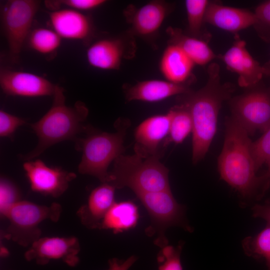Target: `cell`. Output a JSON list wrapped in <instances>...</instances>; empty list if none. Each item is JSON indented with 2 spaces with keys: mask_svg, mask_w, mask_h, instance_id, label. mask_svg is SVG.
Instances as JSON below:
<instances>
[{
  "mask_svg": "<svg viewBox=\"0 0 270 270\" xmlns=\"http://www.w3.org/2000/svg\"><path fill=\"white\" fill-rule=\"evenodd\" d=\"M26 122L24 119L0 110V136L11 138L16 129Z\"/></svg>",
  "mask_w": 270,
  "mask_h": 270,
  "instance_id": "d6a6232c",
  "label": "cell"
},
{
  "mask_svg": "<svg viewBox=\"0 0 270 270\" xmlns=\"http://www.w3.org/2000/svg\"><path fill=\"white\" fill-rule=\"evenodd\" d=\"M204 20L221 30L237 34L242 30L254 26L256 18L254 12L248 10L210 2Z\"/></svg>",
  "mask_w": 270,
  "mask_h": 270,
  "instance_id": "d6986e66",
  "label": "cell"
},
{
  "mask_svg": "<svg viewBox=\"0 0 270 270\" xmlns=\"http://www.w3.org/2000/svg\"><path fill=\"white\" fill-rule=\"evenodd\" d=\"M62 211L61 206L56 202L44 206L19 200L2 216L8 221L2 236L22 246H30L41 238L40 223L46 220L58 222Z\"/></svg>",
  "mask_w": 270,
  "mask_h": 270,
  "instance_id": "8992f818",
  "label": "cell"
},
{
  "mask_svg": "<svg viewBox=\"0 0 270 270\" xmlns=\"http://www.w3.org/2000/svg\"><path fill=\"white\" fill-rule=\"evenodd\" d=\"M268 166V170L264 172V174L269 178H270V160L266 164Z\"/></svg>",
  "mask_w": 270,
  "mask_h": 270,
  "instance_id": "d590c367",
  "label": "cell"
},
{
  "mask_svg": "<svg viewBox=\"0 0 270 270\" xmlns=\"http://www.w3.org/2000/svg\"><path fill=\"white\" fill-rule=\"evenodd\" d=\"M195 64L178 46L168 44L160 58L159 68L166 80L190 86L193 82Z\"/></svg>",
  "mask_w": 270,
  "mask_h": 270,
  "instance_id": "44dd1931",
  "label": "cell"
},
{
  "mask_svg": "<svg viewBox=\"0 0 270 270\" xmlns=\"http://www.w3.org/2000/svg\"><path fill=\"white\" fill-rule=\"evenodd\" d=\"M170 122L168 112L146 118L134 131V154L142 158L162 157Z\"/></svg>",
  "mask_w": 270,
  "mask_h": 270,
  "instance_id": "4fadbf2b",
  "label": "cell"
},
{
  "mask_svg": "<svg viewBox=\"0 0 270 270\" xmlns=\"http://www.w3.org/2000/svg\"><path fill=\"white\" fill-rule=\"evenodd\" d=\"M56 85L32 72L4 68L0 70V88L8 96L28 98L53 96Z\"/></svg>",
  "mask_w": 270,
  "mask_h": 270,
  "instance_id": "2e32d148",
  "label": "cell"
},
{
  "mask_svg": "<svg viewBox=\"0 0 270 270\" xmlns=\"http://www.w3.org/2000/svg\"><path fill=\"white\" fill-rule=\"evenodd\" d=\"M166 32L168 44L179 47L195 64L206 65L216 57L207 40L191 36L176 28L170 26Z\"/></svg>",
  "mask_w": 270,
  "mask_h": 270,
  "instance_id": "7402d4cb",
  "label": "cell"
},
{
  "mask_svg": "<svg viewBox=\"0 0 270 270\" xmlns=\"http://www.w3.org/2000/svg\"><path fill=\"white\" fill-rule=\"evenodd\" d=\"M130 126L128 119L119 118L115 122L116 132H107L86 126L85 134L74 140L76 148L82 152L78 172L98 178L102 183L107 182L111 162L124 154V142Z\"/></svg>",
  "mask_w": 270,
  "mask_h": 270,
  "instance_id": "277c9868",
  "label": "cell"
},
{
  "mask_svg": "<svg viewBox=\"0 0 270 270\" xmlns=\"http://www.w3.org/2000/svg\"><path fill=\"white\" fill-rule=\"evenodd\" d=\"M232 117L248 134L264 132L270 126V88L259 84L230 102Z\"/></svg>",
  "mask_w": 270,
  "mask_h": 270,
  "instance_id": "9c48e42d",
  "label": "cell"
},
{
  "mask_svg": "<svg viewBox=\"0 0 270 270\" xmlns=\"http://www.w3.org/2000/svg\"><path fill=\"white\" fill-rule=\"evenodd\" d=\"M116 189L110 184L104 182L91 192L86 204L77 211L82 225L90 229L100 228L105 216L116 202Z\"/></svg>",
  "mask_w": 270,
  "mask_h": 270,
  "instance_id": "ffe728a7",
  "label": "cell"
},
{
  "mask_svg": "<svg viewBox=\"0 0 270 270\" xmlns=\"http://www.w3.org/2000/svg\"><path fill=\"white\" fill-rule=\"evenodd\" d=\"M254 12L256 22L253 26L262 39L270 42V0L260 3Z\"/></svg>",
  "mask_w": 270,
  "mask_h": 270,
  "instance_id": "f546056e",
  "label": "cell"
},
{
  "mask_svg": "<svg viewBox=\"0 0 270 270\" xmlns=\"http://www.w3.org/2000/svg\"><path fill=\"white\" fill-rule=\"evenodd\" d=\"M23 168L32 191L54 198L62 196L76 176L74 172L48 166L40 160L26 162Z\"/></svg>",
  "mask_w": 270,
  "mask_h": 270,
  "instance_id": "5bb4252c",
  "label": "cell"
},
{
  "mask_svg": "<svg viewBox=\"0 0 270 270\" xmlns=\"http://www.w3.org/2000/svg\"><path fill=\"white\" fill-rule=\"evenodd\" d=\"M52 106L38 122L30 127L38 136L35 148L22 159L30 160L37 157L50 146L66 140H75L82 134L86 126L84 123L88 110L83 102H76L72 106L66 104L64 89L56 85Z\"/></svg>",
  "mask_w": 270,
  "mask_h": 270,
  "instance_id": "3957f363",
  "label": "cell"
},
{
  "mask_svg": "<svg viewBox=\"0 0 270 270\" xmlns=\"http://www.w3.org/2000/svg\"><path fill=\"white\" fill-rule=\"evenodd\" d=\"M234 91L232 85L222 84L220 66L210 64L208 80L200 89L180 95V103L188 109L192 122V160L196 164L206 156L216 132L218 115L224 101Z\"/></svg>",
  "mask_w": 270,
  "mask_h": 270,
  "instance_id": "7a4b0ae2",
  "label": "cell"
},
{
  "mask_svg": "<svg viewBox=\"0 0 270 270\" xmlns=\"http://www.w3.org/2000/svg\"><path fill=\"white\" fill-rule=\"evenodd\" d=\"M252 216L256 218L264 220L270 224V202L264 204H255L252 208Z\"/></svg>",
  "mask_w": 270,
  "mask_h": 270,
  "instance_id": "e575fe53",
  "label": "cell"
},
{
  "mask_svg": "<svg viewBox=\"0 0 270 270\" xmlns=\"http://www.w3.org/2000/svg\"><path fill=\"white\" fill-rule=\"evenodd\" d=\"M252 154L258 170L270 160V126L256 141L252 142Z\"/></svg>",
  "mask_w": 270,
  "mask_h": 270,
  "instance_id": "4dcf8cb0",
  "label": "cell"
},
{
  "mask_svg": "<svg viewBox=\"0 0 270 270\" xmlns=\"http://www.w3.org/2000/svg\"><path fill=\"white\" fill-rule=\"evenodd\" d=\"M234 38L232 46L219 57L228 70L237 74L238 85L250 88L260 83L266 70L252 56L244 40L237 34Z\"/></svg>",
  "mask_w": 270,
  "mask_h": 270,
  "instance_id": "9a60e30c",
  "label": "cell"
},
{
  "mask_svg": "<svg viewBox=\"0 0 270 270\" xmlns=\"http://www.w3.org/2000/svg\"><path fill=\"white\" fill-rule=\"evenodd\" d=\"M27 40L31 49L42 54L50 56L56 52L62 38L53 30L38 28L30 32Z\"/></svg>",
  "mask_w": 270,
  "mask_h": 270,
  "instance_id": "4316f807",
  "label": "cell"
},
{
  "mask_svg": "<svg viewBox=\"0 0 270 270\" xmlns=\"http://www.w3.org/2000/svg\"><path fill=\"white\" fill-rule=\"evenodd\" d=\"M52 30L62 38L88 42L94 33L90 18L81 12L64 8L48 12Z\"/></svg>",
  "mask_w": 270,
  "mask_h": 270,
  "instance_id": "e0dca14e",
  "label": "cell"
},
{
  "mask_svg": "<svg viewBox=\"0 0 270 270\" xmlns=\"http://www.w3.org/2000/svg\"><path fill=\"white\" fill-rule=\"evenodd\" d=\"M105 0H54L44 2L46 6L52 11L62 6L79 12L88 11L96 8L106 2Z\"/></svg>",
  "mask_w": 270,
  "mask_h": 270,
  "instance_id": "f1b7e54d",
  "label": "cell"
},
{
  "mask_svg": "<svg viewBox=\"0 0 270 270\" xmlns=\"http://www.w3.org/2000/svg\"><path fill=\"white\" fill-rule=\"evenodd\" d=\"M252 142L244 128L232 117L226 122L224 145L218 158L220 178L243 200H260L268 190L270 178L257 174L252 154Z\"/></svg>",
  "mask_w": 270,
  "mask_h": 270,
  "instance_id": "6da1fadb",
  "label": "cell"
},
{
  "mask_svg": "<svg viewBox=\"0 0 270 270\" xmlns=\"http://www.w3.org/2000/svg\"><path fill=\"white\" fill-rule=\"evenodd\" d=\"M139 218L136 205L128 200L115 202L104 218L99 229L111 230L118 234L134 228Z\"/></svg>",
  "mask_w": 270,
  "mask_h": 270,
  "instance_id": "603a6c76",
  "label": "cell"
},
{
  "mask_svg": "<svg viewBox=\"0 0 270 270\" xmlns=\"http://www.w3.org/2000/svg\"><path fill=\"white\" fill-rule=\"evenodd\" d=\"M210 1L207 0H186L185 7L188 21V34L208 41L207 33L202 31L205 22V14Z\"/></svg>",
  "mask_w": 270,
  "mask_h": 270,
  "instance_id": "484cf974",
  "label": "cell"
},
{
  "mask_svg": "<svg viewBox=\"0 0 270 270\" xmlns=\"http://www.w3.org/2000/svg\"><path fill=\"white\" fill-rule=\"evenodd\" d=\"M170 122L168 135L164 142L165 148L170 144H179L192 132V122L187 108L182 104L174 106L168 112Z\"/></svg>",
  "mask_w": 270,
  "mask_h": 270,
  "instance_id": "cb8c5ba5",
  "label": "cell"
},
{
  "mask_svg": "<svg viewBox=\"0 0 270 270\" xmlns=\"http://www.w3.org/2000/svg\"><path fill=\"white\" fill-rule=\"evenodd\" d=\"M80 249L79 240L75 236L41 237L30 246L24 258L40 265L46 264L52 260H61L75 266L80 260Z\"/></svg>",
  "mask_w": 270,
  "mask_h": 270,
  "instance_id": "7c38bea8",
  "label": "cell"
},
{
  "mask_svg": "<svg viewBox=\"0 0 270 270\" xmlns=\"http://www.w3.org/2000/svg\"><path fill=\"white\" fill-rule=\"evenodd\" d=\"M265 66L266 69V76H270V62H268L265 65Z\"/></svg>",
  "mask_w": 270,
  "mask_h": 270,
  "instance_id": "8d00e7d4",
  "label": "cell"
},
{
  "mask_svg": "<svg viewBox=\"0 0 270 270\" xmlns=\"http://www.w3.org/2000/svg\"><path fill=\"white\" fill-rule=\"evenodd\" d=\"M183 246L180 242L176 246L168 244L161 248L157 256L158 270H182L180 254Z\"/></svg>",
  "mask_w": 270,
  "mask_h": 270,
  "instance_id": "83f0119b",
  "label": "cell"
},
{
  "mask_svg": "<svg viewBox=\"0 0 270 270\" xmlns=\"http://www.w3.org/2000/svg\"><path fill=\"white\" fill-rule=\"evenodd\" d=\"M160 157L142 158L134 154H122L114 162L107 183L116 188L125 187L136 194L171 190L168 168L160 161Z\"/></svg>",
  "mask_w": 270,
  "mask_h": 270,
  "instance_id": "5b68a950",
  "label": "cell"
},
{
  "mask_svg": "<svg viewBox=\"0 0 270 270\" xmlns=\"http://www.w3.org/2000/svg\"><path fill=\"white\" fill-rule=\"evenodd\" d=\"M40 2L36 0H7L1 10L3 30L9 54L14 62L19 59L22 48L32 30Z\"/></svg>",
  "mask_w": 270,
  "mask_h": 270,
  "instance_id": "ba28073f",
  "label": "cell"
},
{
  "mask_svg": "<svg viewBox=\"0 0 270 270\" xmlns=\"http://www.w3.org/2000/svg\"><path fill=\"white\" fill-rule=\"evenodd\" d=\"M136 196L150 218V224L146 228L145 232L148 236H156L154 244L160 248L168 244L165 234L168 228L178 226L188 232L193 231L186 217V206L176 202L171 190Z\"/></svg>",
  "mask_w": 270,
  "mask_h": 270,
  "instance_id": "52a82bcc",
  "label": "cell"
},
{
  "mask_svg": "<svg viewBox=\"0 0 270 270\" xmlns=\"http://www.w3.org/2000/svg\"><path fill=\"white\" fill-rule=\"evenodd\" d=\"M136 51V38L126 31L120 36L94 42L87 48L86 58L88 64L93 68L118 70L122 61L134 58Z\"/></svg>",
  "mask_w": 270,
  "mask_h": 270,
  "instance_id": "8fae6325",
  "label": "cell"
},
{
  "mask_svg": "<svg viewBox=\"0 0 270 270\" xmlns=\"http://www.w3.org/2000/svg\"><path fill=\"white\" fill-rule=\"evenodd\" d=\"M190 86L176 84L166 80H150L138 82L134 84L126 83L122 88L128 102H156L188 92L190 90Z\"/></svg>",
  "mask_w": 270,
  "mask_h": 270,
  "instance_id": "ac0fdd59",
  "label": "cell"
},
{
  "mask_svg": "<svg viewBox=\"0 0 270 270\" xmlns=\"http://www.w3.org/2000/svg\"><path fill=\"white\" fill-rule=\"evenodd\" d=\"M19 200L17 188L9 180L2 178L0 182V212L1 216Z\"/></svg>",
  "mask_w": 270,
  "mask_h": 270,
  "instance_id": "1f68e13d",
  "label": "cell"
},
{
  "mask_svg": "<svg viewBox=\"0 0 270 270\" xmlns=\"http://www.w3.org/2000/svg\"><path fill=\"white\" fill-rule=\"evenodd\" d=\"M137 260L135 256H132L124 260L112 258L108 260V268L107 270H128Z\"/></svg>",
  "mask_w": 270,
  "mask_h": 270,
  "instance_id": "836d02e7",
  "label": "cell"
},
{
  "mask_svg": "<svg viewBox=\"0 0 270 270\" xmlns=\"http://www.w3.org/2000/svg\"><path fill=\"white\" fill-rule=\"evenodd\" d=\"M174 9L172 4L162 0H150L138 8L129 4L123 11L129 25L126 32L154 45L162 24Z\"/></svg>",
  "mask_w": 270,
  "mask_h": 270,
  "instance_id": "30bf717a",
  "label": "cell"
},
{
  "mask_svg": "<svg viewBox=\"0 0 270 270\" xmlns=\"http://www.w3.org/2000/svg\"><path fill=\"white\" fill-rule=\"evenodd\" d=\"M242 248L248 256L264 258L268 270H270V224L254 236H248L242 242Z\"/></svg>",
  "mask_w": 270,
  "mask_h": 270,
  "instance_id": "d4e9b609",
  "label": "cell"
}]
</instances>
